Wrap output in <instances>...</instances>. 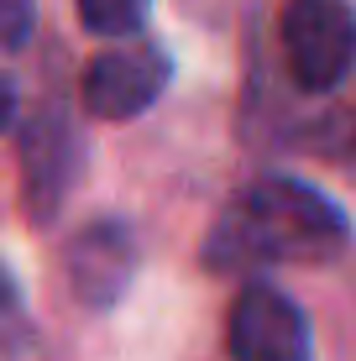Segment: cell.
<instances>
[{
	"label": "cell",
	"mask_w": 356,
	"mask_h": 361,
	"mask_svg": "<svg viewBox=\"0 0 356 361\" xmlns=\"http://www.w3.org/2000/svg\"><path fill=\"white\" fill-rule=\"evenodd\" d=\"M152 0H79V21L94 37H137Z\"/></svg>",
	"instance_id": "7"
},
{
	"label": "cell",
	"mask_w": 356,
	"mask_h": 361,
	"mask_svg": "<svg viewBox=\"0 0 356 361\" xmlns=\"http://www.w3.org/2000/svg\"><path fill=\"white\" fill-rule=\"evenodd\" d=\"M32 32V0H0V47H21Z\"/></svg>",
	"instance_id": "8"
},
{
	"label": "cell",
	"mask_w": 356,
	"mask_h": 361,
	"mask_svg": "<svg viewBox=\"0 0 356 361\" xmlns=\"http://www.w3.org/2000/svg\"><path fill=\"white\" fill-rule=\"evenodd\" d=\"M278 37L288 73L314 94L336 90L356 63V16L346 0H288Z\"/></svg>",
	"instance_id": "2"
},
{
	"label": "cell",
	"mask_w": 356,
	"mask_h": 361,
	"mask_svg": "<svg viewBox=\"0 0 356 361\" xmlns=\"http://www.w3.org/2000/svg\"><path fill=\"white\" fill-rule=\"evenodd\" d=\"M79 131L63 116H42L37 126L21 136V183H27V209L37 220H47L63 204L68 183L79 178Z\"/></svg>",
	"instance_id": "6"
},
{
	"label": "cell",
	"mask_w": 356,
	"mask_h": 361,
	"mask_svg": "<svg viewBox=\"0 0 356 361\" xmlns=\"http://www.w3.org/2000/svg\"><path fill=\"white\" fill-rule=\"evenodd\" d=\"M226 345L236 361H304L309 356V325L288 293L252 283L236 293L226 319Z\"/></svg>",
	"instance_id": "3"
},
{
	"label": "cell",
	"mask_w": 356,
	"mask_h": 361,
	"mask_svg": "<svg viewBox=\"0 0 356 361\" xmlns=\"http://www.w3.org/2000/svg\"><path fill=\"white\" fill-rule=\"evenodd\" d=\"M346 246V215L293 178H262L215 226L220 262H325Z\"/></svg>",
	"instance_id": "1"
},
{
	"label": "cell",
	"mask_w": 356,
	"mask_h": 361,
	"mask_svg": "<svg viewBox=\"0 0 356 361\" xmlns=\"http://www.w3.org/2000/svg\"><path fill=\"white\" fill-rule=\"evenodd\" d=\"M168 53L152 42L110 47L84 68V105L100 121H131L168 90Z\"/></svg>",
	"instance_id": "4"
},
{
	"label": "cell",
	"mask_w": 356,
	"mask_h": 361,
	"mask_svg": "<svg viewBox=\"0 0 356 361\" xmlns=\"http://www.w3.org/2000/svg\"><path fill=\"white\" fill-rule=\"evenodd\" d=\"M11 116H16V94H11V84L0 79V131L11 126Z\"/></svg>",
	"instance_id": "9"
},
{
	"label": "cell",
	"mask_w": 356,
	"mask_h": 361,
	"mask_svg": "<svg viewBox=\"0 0 356 361\" xmlns=\"http://www.w3.org/2000/svg\"><path fill=\"white\" fill-rule=\"evenodd\" d=\"M68 267V288L84 309H105L126 293L131 272H137V241L121 220H94L68 241L63 252Z\"/></svg>",
	"instance_id": "5"
}]
</instances>
